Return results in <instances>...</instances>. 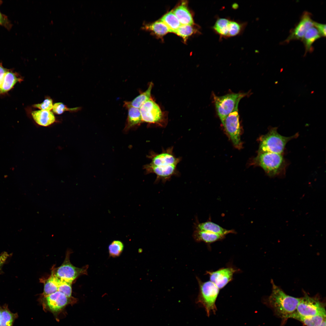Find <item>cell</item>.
I'll return each instance as SVG.
<instances>
[{"label":"cell","mask_w":326,"mask_h":326,"mask_svg":"<svg viewBox=\"0 0 326 326\" xmlns=\"http://www.w3.org/2000/svg\"><path fill=\"white\" fill-rule=\"evenodd\" d=\"M173 147L170 148L160 154L152 152L148 156L152 160V164L157 166L171 165H177L180 161L179 158H176L173 153Z\"/></svg>","instance_id":"5bb4252c"},{"label":"cell","mask_w":326,"mask_h":326,"mask_svg":"<svg viewBox=\"0 0 326 326\" xmlns=\"http://www.w3.org/2000/svg\"><path fill=\"white\" fill-rule=\"evenodd\" d=\"M225 236L215 233L197 230H194L193 237L197 242H203L210 244L221 240Z\"/></svg>","instance_id":"ac0fdd59"},{"label":"cell","mask_w":326,"mask_h":326,"mask_svg":"<svg viewBox=\"0 0 326 326\" xmlns=\"http://www.w3.org/2000/svg\"><path fill=\"white\" fill-rule=\"evenodd\" d=\"M296 319L306 326H319L326 320V316L318 315L310 317H304L298 315L295 312L291 315L289 318Z\"/></svg>","instance_id":"cb8c5ba5"},{"label":"cell","mask_w":326,"mask_h":326,"mask_svg":"<svg viewBox=\"0 0 326 326\" xmlns=\"http://www.w3.org/2000/svg\"><path fill=\"white\" fill-rule=\"evenodd\" d=\"M246 23L229 19L225 27L227 38L236 36L244 30Z\"/></svg>","instance_id":"603a6c76"},{"label":"cell","mask_w":326,"mask_h":326,"mask_svg":"<svg viewBox=\"0 0 326 326\" xmlns=\"http://www.w3.org/2000/svg\"><path fill=\"white\" fill-rule=\"evenodd\" d=\"M124 248V244L121 241L118 240H114L108 246L109 256L113 257H119L123 252Z\"/></svg>","instance_id":"f1b7e54d"},{"label":"cell","mask_w":326,"mask_h":326,"mask_svg":"<svg viewBox=\"0 0 326 326\" xmlns=\"http://www.w3.org/2000/svg\"><path fill=\"white\" fill-rule=\"evenodd\" d=\"M53 101L50 98H46L43 102L40 104L34 105V107L39 108L41 110L50 111L53 108Z\"/></svg>","instance_id":"d6a6232c"},{"label":"cell","mask_w":326,"mask_h":326,"mask_svg":"<svg viewBox=\"0 0 326 326\" xmlns=\"http://www.w3.org/2000/svg\"><path fill=\"white\" fill-rule=\"evenodd\" d=\"M193 32L194 29L191 25H181L174 33L181 37L185 40Z\"/></svg>","instance_id":"f546056e"},{"label":"cell","mask_w":326,"mask_h":326,"mask_svg":"<svg viewBox=\"0 0 326 326\" xmlns=\"http://www.w3.org/2000/svg\"><path fill=\"white\" fill-rule=\"evenodd\" d=\"M7 70L8 69L4 67L2 64L0 63V94L1 88Z\"/></svg>","instance_id":"d590c367"},{"label":"cell","mask_w":326,"mask_h":326,"mask_svg":"<svg viewBox=\"0 0 326 326\" xmlns=\"http://www.w3.org/2000/svg\"><path fill=\"white\" fill-rule=\"evenodd\" d=\"M161 21L167 26L170 32L175 33L181 25L178 19L173 12H170L165 14L161 19Z\"/></svg>","instance_id":"4316f807"},{"label":"cell","mask_w":326,"mask_h":326,"mask_svg":"<svg viewBox=\"0 0 326 326\" xmlns=\"http://www.w3.org/2000/svg\"><path fill=\"white\" fill-rule=\"evenodd\" d=\"M143 28L154 32L157 35L162 36L165 34L170 30L167 26L162 21H158L150 24L145 25Z\"/></svg>","instance_id":"83f0119b"},{"label":"cell","mask_w":326,"mask_h":326,"mask_svg":"<svg viewBox=\"0 0 326 326\" xmlns=\"http://www.w3.org/2000/svg\"><path fill=\"white\" fill-rule=\"evenodd\" d=\"M72 283L61 280L58 291L63 293L66 296L72 297Z\"/></svg>","instance_id":"4dcf8cb0"},{"label":"cell","mask_w":326,"mask_h":326,"mask_svg":"<svg viewBox=\"0 0 326 326\" xmlns=\"http://www.w3.org/2000/svg\"><path fill=\"white\" fill-rule=\"evenodd\" d=\"M238 105L225 118L222 123L229 136L235 147L238 149L242 147L240 137V127L238 112Z\"/></svg>","instance_id":"9c48e42d"},{"label":"cell","mask_w":326,"mask_h":326,"mask_svg":"<svg viewBox=\"0 0 326 326\" xmlns=\"http://www.w3.org/2000/svg\"><path fill=\"white\" fill-rule=\"evenodd\" d=\"M283 155L270 152L258 153L255 162L269 177H282L288 165Z\"/></svg>","instance_id":"7a4b0ae2"},{"label":"cell","mask_w":326,"mask_h":326,"mask_svg":"<svg viewBox=\"0 0 326 326\" xmlns=\"http://www.w3.org/2000/svg\"><path fill=\"white\" fill-rule=\"evenodd\" d=\"M0 5L2 3L0 2ZM0 25H2L8 29H10L11 27V24L8 20L7 17L2 14L0 11Z\"/></svg>","instance_id":"836d02e7"},{"label":"cell","mask_w":326,"mask_h":326,"mask_svg":"<svg viewBox=\"0 0 326 326\" xmlns=\"http://www.w3.org/2000/svg\"><path fill=\"white\" fill-rule=\"evenodd\" d=\"M176 166L171 165L163 166H157L151 163L144 166L146 174L152 173L155 174L157 178L155 182L157 183L161 180L163 183L169 180L171 177L176 174Z\"/></svg>","instance_id":"4fadbf2b"},{"label":"cell","mask_w":326,"mask_h":326,"mask_svg":"<svg viewBox=\"0 0 326 326\" xmlns=\"http://www.w3.org/2000/svg\"><path fill=\"white\" fill-rule=\"evenodd\" d=\"M9 256L8 254L6 252H3L0 255V270Z\"/></svg>","instance_id":"8d00e7d4"},{"label":"cell","mask_w":326,"mask_h":326,"mask_svg":"<svg viewBox=\"0 0 326 326\" xmlns=\"http://www.w3.org/2000/svg\"><path fill=\"white\" fill-rule=\"evenodd\" d=\"M127 109L128 114L125 126L123 129L125 133L130 129H135L142 123L139 108L129 106H124Z\"/></svg>","instance_id":"2e32d148"},{"label":"cell","mask_w":326,"mask_h":326,"mask_svg":"<svg viewBox=\"0 0 326 326\" xmlns=\"http://www.w3.org/2000/svg\"><path fill=\"white\" fill-rule=\"evenodd\" d=\"M173 12L178 19L181 25H192L193 23L191 14L187 7L182 5L176 8Z\"/></svg>","instance_id":"7402d4cb"},{"label":"cell","mask_w":326,"mask_h":326,"mask_svg":"<svg viewBox=\"0 0 326 326\" xmlns=\"http://www.w3.org/2000/svg\"><path fill=\"white\" fill-rule=\"evenodd\" d=\"M321 37L315 27H312L306 31L302 40L305 49V55L307 52L313 50L312 44Z\"/></svg>","instance_id":"ffe728a7"},{"label":"cell","mask_w":326,"mask_h":326,"mask_svg":"<svg viewBox=\"0 0 326 326\" xmlns=\"http://www.w3.org/2000/svg\"><path fill=\"white\" fill-rule=\"evenodd\" d=\"M18 317L17 313L11 312L7 305L2 307L0 326H13L15 320Z\"/></svg>","instance_id":"484cf974"},{"label":"cell","mask_w":326,"mask_h":326,"mask_svg":"<svg viewBox=\"0 0 326 326\" xmlns=\"http://www.w3.org/2000/svg\"><path fill=\"white\" fill-rule=\"evenodd\" d=\"M41 300L44 309L56 315L68 304L75 302L76 299L72 296L68 297L57 291L47 296H41Z\"/></svg>","instance_id":"ba28073f"},{"label":"cell","mask_w":326,"mask_h":326,"mask_svg":"<svg viewBox=\"0 0 326 326\" xmlns=\"http://www.w3.org/2000/svg\"><path fill=\"white\" fill-rule=\"evenodd\" d=\"M61 280L51 274L47 279L44 280V289L41 296H45L58 291Z\"/></svg>","instance_id":"d4e9b609"},{"label":"cell","mask_w":326,"mask_h":326,"mask_svg":"<svg viewBox=\"0 0 326 326\" xmlns=\"http://www.w3.org/2000/svg\"><path fill=\"white\" fill-rule=\"evenodd\" d=\"M319 326H326V320H324Z\"/></svg>","instance_id":"74e56055"},{"label":"cell","mask_w":326,"mask_h":326,"mask_svg":"<svg viewBox=\"0 0 326 326\" xmlns=\"http://www.w3.org/2000/svg\"><path fill=\"white\" fill-rule=\"evenodd\" d=\"M22 80L21 77L18 73L8 69L1 88L0 94H4L8 91L17 82H21Z\"/></svg>","instance_id":"d6986e66"},{"label":"cell","mask_w":326,"mask_h":326,"mask_svg":"<svg viewBox=\"0 0 326 326\" xmlns=\"http://www.w3.org/2000/svg\"><path fill=\"white\" fill-rule=\"evenodd\" d=\"M314 22L312 19L311 14L307 11L304 12L299 21L292 30L284 43H287L292 40H302L306 31L313 26Z\"/></svg>","instance_id":"8fae6325"},{"label":"cell","mask_w":326,"mask_h":326,"mask_svg":"<svg viewBox=\"0 0 326 326\" xmlns=\"http://www.w3.org/2000/svg\"><path fill=\"white\" fill-rule=\"evenodd\" d=\"M238 271L232 267L223 268L215 271H207L210 281L219 289L224 287L232 280L234 274Z\"/></svg>","instance_id":"7c38bea8"},{"label":"cell","mask_w":326,"mask_h":326,"mask_svg":"<svg viewBox=\"0 0 326 326\" xmlns=\"http://www.w3.org/2000/svg\"><path fill=\"white\" fill-rule=\"evenodd\" d=\"M2 310V307H1L0 306V321L1 315Z\"/></svg>","instance_id":"f35d334b"},{"label":"cell","mask_w":326,"mask_h":326,"mask_svg":"<svg viewBox=\"0 0 326 326\" xmlns=\"http://www.w3.org/2000/svg\"><path fill=\"white\" fill-rule=\"evenodd\" d=\"M246 93L228 94L222 96L213 94V98L217 114L222 123L226 117L234 110L240 100L247 95Z\"/></svg>","instance_id":"8992f818"},{"label":"cell","mask_w":326,"mask_h":326,"mask_svg":"<svg viewBox=\"0 0 326 326\" xmlns=\"http://www.w3.org/2000/svg\"><path fill=\"white\" fill-rule=\"evenodd\" d=\"M193 228L194 230L208 232L225 236L229 234L236 233L235 230L224 229L212 222L210 220L200 223L197 217H196L195 221L194 223Z\"/></svg>","instance_id":"9a60e30c"},{"label":"cell","mask_w":326,"mask_h":326,"mask_svg":"<svg viewBox=\"0 0 326 326\" xmlns=\"http://www.w3.org/2000/svg\"><path fill=\"white\" fill-rule=\"evenodd\" d=\"M314 26L316 28L321 37L326 36V24L314 22Z\"/></svg>","instance_id":"e575fe53"},{"label":"cell","mask_w":326,"mask_h":326,"mask_svg":"<svg viewBox=\"0 0 326 326\" xmlns=\"http://www.w3.org/2000/svg\"><path fill=\"white\" fill-rule=\"evenodd\" d=\"M277 128L270 126L268 132L260 137L258 153L270 152L283 154L287 143L299 136L297 133L290 136H283L278 133Z\"/></svg>","instance_id":"3957f363"},{"label":"cell","mask_w":326,"mask_h":326,"mask_svg":"<svg viewBox=\"0 0 326 326\" xmlns=\"http://www.w3.org/2000/svg\"><path fill=\"white\" fill-rule=\"evenodd\" d=\"M198 280L200 290L197 302L204 308L209 317L212 312L215 314L217 311L216 302L219 289L210 281L202 282Z\"/></svg>","instance_id":"277c9868"},{"label":"cell","mask_w":326,"mask_h":326,"mask_svg":"<svg viewBox=\"0 0 326 326\" xmlns=\"http://www.w3.org/2000/svg\"><path fill=\"white\" fill-rule=\"evenodd\" d=\"M31 115L37 124L43 126L52 125L56 120L54 114L50 111L41 110L34 111L32 112Z\"/></svg>","instance_id":"e0dca14e"},{"label":"cell","mask_w":326,"mask_h":326,"mask_svg":"<svg viewBox=\"0 0 326 326\" xmlns=\"http://www.w3.org/2000/svg\"><path fill=\"white\" fill-rule=\"evenodd\" d=\"M71 251H67L65 259L59 267H56L53 266L51 274L62 281L72 283L80 276L87 274L89 266L86 265L82 268L76 267L70 262V256Z\"/></svg>","instance_id":"5b68a950"},{"label":"cell","mask_w":326,"mask_h":326,"mask_svg":"<svg viewBox=\"0 0 326 326\" xmlns=\"http://www.w3.org/2000/svg\"><path fill=\"white\" fill-rule=\"evenodd\" d=\"M153 85V83L150 82L145 91L140 92L139 95L131 101H125L123 106H129L139 109L146 102L151 98V92Z\"/></svg>","instance_id":"44dd1931"},{"label":"cell","mask_w":326,"mask_h":326,"mask_svg":"<svg viewBox=\"0 0 326 326\" xmlns=\"http://www.w3.org/2000/svg\"><path fill=\"white\" fill-rule=\"evenodd\" d=\"M295 312L304 317L322 315L326 316L324 304L316 297H311L307 294L301 298Z\"/></svg>","instance_id":"52a82bcc"},{"label":"cell","mask_w":326,"mask_h":326,"mask_svg":"<svg viewBox=\"0 0 326 326\" xmlns=\"http://www.w3.org/2000/svg\"><path fill=\"white\" fill-rule=\"evenodd\" d=\"M272 290L267 299L269 305L278 316L289 318L296 311L301 298L294 297L286 294L280 287L271 282Z\"/></svg>","instance_id":"6da1fadb"},{"label":"cell","mask_w":326,"mask_h":326,"mask_svg":"<svg viewBox=\"0 0 326 326\" xmlns=\"http://www.w3.org/2000/svg\"><path fill=\"white\" fill-rule=\"evenodd\" d=\"M139 110L142 122L163 125V113L159 105L152 98L146 102Z\"/></svg>","instance_id":"30bf717a"},{"label":"cell","mask_w":326,"mask_h":326,"mask_svg":"<svg viewBox=\"0 0 326 326\" xmlns=\"http://www.w3.org/2000/svg\"><path fill=\"white\" fill-rule=\"evenodd\" d=\"M78 107L69 108L63 104L58 102L53 105L52 108L53 112L57 114H61L66 111H75L78 109Z\"/></svg>","instance_id":"1f68e13d"}]
</instances>
